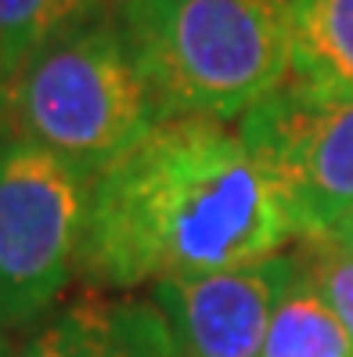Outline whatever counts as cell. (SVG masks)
Instances as JSON below:
<instances>
[{
	"instance_id": "obj_1",
	"label": "cell",
	"mask_w": 353,
	"mask_h": 357,
	"mask_svg": "<svg viewBox=\"0 0 353 357\" xmlns=\"http://www.w3.org/2000/svg\"><path fill=\"white\" fill-rule=\"evenodd\" d=\"M296 238L271 177L220 119H159L91 181L76 271L94 289L260 264Z\"/></svg>"
},
{
	"instance_id": "obj_2",
	"label": "cell",
	"mask_w": 353,
	"mask_h": 357,
	"mask_svg": "<svg viewBox=\"0 0 353 357\" xmlns=\"http://www.w3.org/2000/svg\"><path fill=\"white\" fill-rule=\"evenodd\" d=\"M159 119H242L292 76L285 0H112Z\"/></svg>"
},
{
	"instance_id": "obj_3",
	"label": "cell",
	"mask_w": 353,
	"mask_h": 357,
	"mask_svg": "<svg viewBox=\"0 0 353 357\" xmlns=\"http://www.w3.org/2000/svg\"><path fill=\"white\" fill-rule=\"evenodd\" d=\"M15 134L94 181L152 134L159 109L127 54L112 8L40 51L11 91Z\"/></svg>"
},
{
	"instance_id": "obj_4",
	"label": "cell",
	"mask_w": 353,
	"mask_h": 357,
	"mask_svg": "<svg viewBox=\"0 0 353 357\" xmlns=\"http://www.w3.org/2000/svg\"><path fill=\"white\" fill-rule=\"evenodd\" d=\"M91 181L47 149L0 144V332L40 318L76 275Z\"/></svg>"
},
{
	"instance_id": "obj_5",
	"label": "cell",
	"mask_w": 353,
	"mask_h": 357,
	"mask_svg": "<svg viewBox=\"0 0 353 357\" xmlns=\"http://www.w3.org/2000/svg\"><path fill=\"white\" fill-rule=\"evenodd\" d=\"M238 137L271 177L296 238H336L353 213V94L288 76L238 119Z\"/></svg>"
},
{
	"instance_id": "obj_6",
	"label": "cell",
	"mask_w": 353,
	"mask_h": 357,
	"mask_svg": "<svg viewBox=\"0 0 353 357\" xmlns=\"http://www.w3.org/2000/svg\"><path fill=\"white\" fill-rule=\"evenodd\" d=\"M296 275V257L162 278L148 300L162 314L177 357H263L271 314Z\"/></svg>"
},
{
	"instance_id": "obj_7",
	"label": "cell",
	"mask_w": 353,
	"mask_h": 357,
	"mask_svg": "<svg viewBox=\"0 0 353 357\" xmlns=\"http://www.w3.org/2000/svg\"><path fill=\"white\" fill-rule=\"evenodd\" d=\"M18 357H177L152 300L87 289L72 296Z\"/></svg>"
},
{
	"instance_id": "obj_8",
	"label": "cell",
	"mask_w": 353,
	"mask_h": 357,
	"mask_svg": "<svg viewBox=\"0 0 353 357\" xmlns=\"http://www.w3.org/2000/svg\"><path fill=\"white\" fill-rule=\"evenodd\" d=\"M292 33V79L353 94V0H285Z\"/></svg>"
},
{
	"instance_id": "obj_9",
	"label": "cell",
	"mask_w": 353,
	"mask_h": 357,
	"mask_svg": "<svg viewBox=\"0 0 353 357\" xmlns=\"http://www.w3.org/2000/svg\"><path fill=\"white\" fill-rule=\"evenodd\" d=\"M263 357H353L350 332L336 318V310L321 300L314 282L303 275L299 260L292 282L271 314Z\"/></svg>"
},
{
	"instance_id": "obj_10",
	"label": "cell",
	"mask_w": 353,
	"mask_h": 357,
	"mask_svg": "<svg viewBox=\"0 0 353 357\" xmlns=\"http://www.w3.org/2000/svg\"><path fill=\"white\" fill-rule=\"evenodd\" d=\"M112 0H0V76L15 91L22 69L51 40L69 33L94 15L109 11Z\"/></svg>"
},
{
	"instance_id": "obj_11",
	"label": "cell",
	"mask_w": 353,
	"mask_h": 357,
	"mask_svg": "<svg viewBox=\"0 0 353 357\" xmlns=\"http://www.w3.org/2000/svg\"><path fill=\"white\" fill-rule=\"evenodd\" d=\"M292 253L353 340V253L339 238H299Z\"/></svg>"
},
{
	"instance_id": "obj_12",
	"label": "cell",
	"mask_w": 353,
	"mask_h": 357,
	"mask_svg": "<svg viewBox=\"0 0 353 357\" xmlns=\"http://www.w3.org/2000/svg\"><path fill=\"white\" fill-rule=\"evenodd\" d=\"M15 137V119H11V87L0 76V144Z\"/></svg>"
},
{
	"instance_id": "obj_13",
	"label": "cell",
	"mask_w": 353,
	"mask_h": 357,
	"mask_svg": "<svg viewBox=\"0 0 353 357\" xmlns=\"http://www.w3.org/2000/svg\"><path fill=\"white\" fill-rule=\"evenodd\" d=\"M336 238H339V242H343V245L350 249V253H353V213H350V220H346V224L339 227V235H336Z\"/></svg>"
},
{
	"instance_id": "obj_14",
	"label": "cell",
	"mask_w": 353,
	"mask_h": 357,
	"mask_svg": "<svg viewBox=\"0 0 353 357\" xmlns=\"http://www.w3.org/2000/svg\"><path fill=\"white\" fill-rule=\"evenodd\" d=\"M0 357H8V343H4V332H0Z\"/></svg>"
}]
</instances>
